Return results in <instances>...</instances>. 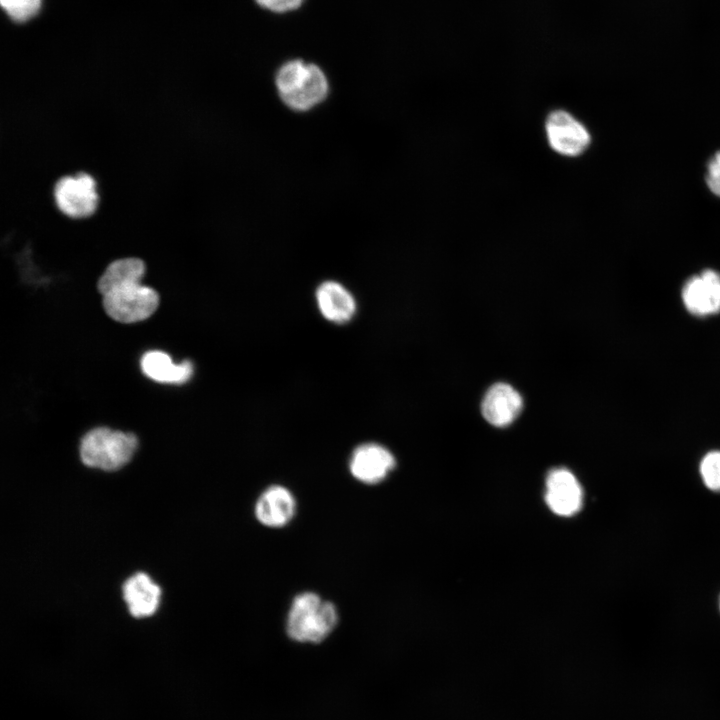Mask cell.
I'll return each mask as SVG.
<instances>
[{"label":"cell","instance_id":"1","mask_svg":"<svg viewBox=\"0 0 720 720\" xmlns=\"http://www.w3.org/2000/svg\"><path fill=\"white\" fill-rule=\"evenodd\" d=\"M274 83L281 101L291 110L308 111L323 102L329 93L324 71L311 62L291 59L277 69Z\"/></svg>","mask_w":720,"mask_h":720},{"label":"cell","instance_id":"2","mask_svg":"<svg viewBox=\"0 0 720 720\" xmlns=\"http://www.w3.org/2000/svg\"><path fill=\"white\" fill-rule=\"evenodd\" d=\"M338 622L335 605L314 592L298 594L292 601L286 633L294 641L317 644L325 640Z\"/></svg>","mask_w":720,"mask_h":720},{"label":"cell","instance_id":"3","mask_svg":"<svg viewBox=\"0 0 720 720\" xmlns=\"http://www.w3.org/2000/svg\"><path fill=\"white\" fill-rule=\"evenodd\" d=\"M138 446L133 433L98 427L87 432L80 443L84 465L105 471H116L126 465Z\"/></svg>","mask_w":720,"mask_h":720},{"label":"cell","instance_id":"4","mask_svg":"<svg viewBox=\"0 0 720 720\" xmlns=\"http://www.w3.org/2000/svg\"><path fill=\"white\" fill-rule=\"evenodd\" d=\"M53 197L57 209L75 220L94 215L99 203L96 180L86 172L60 177L54 184Z\"/></svg>","mask_w":720,"mask_h":720},{"label":"cell","instance_id":"5","mask_svg":"<svg viewBox=\"0 0 720 720\" xmlns=\"http://www.w3.org/2000/svg\"><path fill=\"white\" fill-rule=\"evenodd\" d=\"M159 304V295L151 287L132 283L103 295L106 313L121 323H134L150 317Z\"/></svg>","mask_w":720,"mask_h":720},{"label":"cell","instance_id":"6","mask_svg":"<svg viewBox=\"0 0 720 720\" xmlns=\"http://www.w3.org/2000/svg\"><path fill=\"white\" fill-rule=\"evenodd\" d=\"M545 129L549 145L561 155L578 156L590 145V134L585 126L566 111L551 112Z\"/></svg>","mask_w":720,"mask_h":720},{"label":"cell","instance_id":"7","mask_svg":"<svg viewBox=\"0 0 720 720\" xmlns=\"http://www.w3.org/2000/svg\"><path fill=\"white\" fill-rule=\"evenodd\" d=\"M396 465L393 454L376 443H365L352 453L349 469L358 481L374 485L383 481Z\"/></svg>","mask_w":720,"mask_h":720},{"label":"cell","instance_id":"8","mask_svg":"<svg viewBox=\"0 0 720 720\" xmlns=\"http://www.w3.org/2000/svg\"><path fill=\"white\" fill-rule=\"evenodd\" d=\"M582 500L581 486L572 472L565 468L550 471L546 481V502L554 513L571 516L580 510Z\"/></svg>","mask_w":720,"mask_h":720},{"label":"cell","instance_id":"9","mask_svg":"<svg viewBox=\"0 0 720 720\" xmlns=\"http://www.w3.org/2000/svg\"><path fill=\"white\" fill-rule=\"evenodd\" d=\"M682 298L693 314L706 316L720 310V274L705 270L691 277L684 285Z\"/></svg>","mask_w":720,"mask_h":720},{"label":"cell","instance_id":"10","mask_svg":"<svg viewBox=\"0 0 720 720\" xmlns=\"http://www.w3.org/2000/svg\"><path fill=\"white\" fill-rule=\"evenodd\" d=\"M522 407L523 399L516 389L507 383H496L486 392L481 410L487 422L505 427L518 417Z\"/></svg>","mask_w":720,"mask_h":720},{"label":"cell","instance_id":"11","mask_svg":"<svg viewBox=\"0 0 720 720\" xmlns=\"http://www.w3.org/2000/svg\"><path fill=\"white\" fill-rule=\"evenodd\" d=\"M296 501L292 493L281 485L265 489L255 504V516L264 526L280 528L294 517Z\"/></svg>","mask_w":720,"mask_h":720},{"label":"cell","instance_id":"12","mask_svg":"<svg viewBox=\"0 0 720 720\" xmlns=\"http://www.w3.org/2000/svg\"><path fill=\"white\" fill-rule=\"evenodd\" d=\"M122 590L123 598L133 617H148L157 610L161 589L147 574L138 572L132 575L125 581Z\"/></svg>","mask_w":720,"mask_h":720},{"label":"cell","instance_id":"13","mask_svg":"<svg viewBox=\"0 0 720 720\" xmlns=\"http://www.w3.org/2000/svg\"><path fill=\"white\" fill-rule=\"evenodd\" d=\"M316 299L322 315L334 323L349 321L356 310L351 293L335 281L323 282L316 291Z\"/></svg>","mask_w":720,"mask_h":720},{"label":"cell","instance_id":"14","mask_svg":"<svg viewBox=\"0 0 720 720\" xmlns=\"http://www.w3.org/2000/svg\"><path fill=\"white\" fill-rule=\"evenodd\" d=\"M141 369L150 379L161 383L182 384L193 374L189 360L174 364L170 356L162 351H149L141 359Z\"/></svg>","mask_w":720,"mask_h":720},{"label":"cell","instance_id":"15","mask_svg":"<svg viewBox=\"0 0 720 720\" xmlns=\"http://www.w3.org/2000/svg\"><path fill=\"white\" fill-rule=\"evenodd\" d=\"M146 266L136 257H125L111 262L98 280L97 288L103 295L128 284L141 283Z\"/></svg>","mask_w":720,"mask_h":720},{"label":"cell","instance_id":"16","mask_svg":"<svg viewBox=\"0 0 720 720\" xmlns=\"http://www.w3.org/2000/svg\"><path fill=\"white\" fill-rule=\"evenodd\" d=\"M42 0H0L6 14L16 22H24L34 17L41 8Z\"/></svg>","mask_w":720,"mask_h":720},{"label":"cell","instance_id":"17","mask_svg":"<svg viewBox=\"0 0 720 720\" xmlns=\"http://www.w3.org/2000/svg\"><path fill=\"white\" fill-rule=\"evenodd\" d=\"M700 473L708 488L720 491V451H713L704 456L700 464Z\"/></svg>","mask_w":720,"mask_h":720},{"label":"cell","instance_id":"18","mask_svg":"<svg viewBox=\"0 0 720 720\" xmlns=\"http://www.w3.org/2000/svg\"><path fill=\"white\" fill-rule=\"evenodd\" d=\"M264 10L274 14H286L300 8L305 0H254Z\"/></svg>","mask_w":720,"mask_h":720},{"label":"cell","instance_id":"19","mask_svg":"<svg viewBox=\"0 0 720 720\" xmlns=\"http://www.w3.org/2000/svg\"><path fill=\"white\" fill-rule=\"evenodd\" d=\"M706 182L711 192L720 197V151L708 163Z\"/></svg>","mask_w":720,"mask_h":720}]
</instances>
